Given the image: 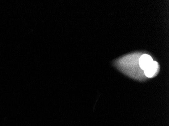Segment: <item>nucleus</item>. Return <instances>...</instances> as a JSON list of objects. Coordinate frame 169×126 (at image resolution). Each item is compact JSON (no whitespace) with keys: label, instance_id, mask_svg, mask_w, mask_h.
Masks as SVG:
<instances>
[{"label":"nucleus","instance_id":"2","mask_svg":"<svg viewBox=\"0 0 169 126\" xmlns=\"http://www.w3.org/2000/svg\"><path fill=\"white\" fill-rule=\"evenodd\" d=\"M158 64L156 61H154L150 66L144 70V74L148 78L154 77L157 75L158 70Z\"/></svg>","mask_w":169,"mask_h":126},{"label":"nucleus","instance_id":"1","mask_svg":"<svg viewBox=\"0 0 169 126\" xmlns=\"http://www.w3.org/2000/svg\"><path fill=\"white\" fill-rule=\"evenodd\" d=\"M154 62L151 56L147 54H143L140 57L139 64L141 69L145 70L152 64Z\"/></svg>","mask_w":169,"mask_h":126}]
</instances>
